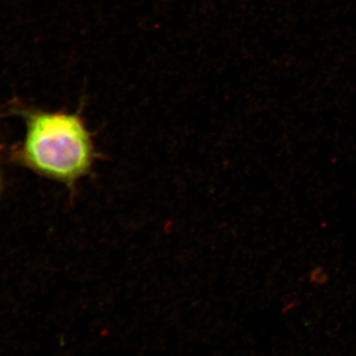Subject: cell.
Here are the masks:
<instances>
[{
	"label": "cell",
	"instance_id": "6da1fadb",
	"mask_svg": "<svg viewBox=\"0 0 356 356\" xmlns=\"http://www.w3.org/2000/svg\"><path fill=\"white\" fill-rule=\"evenodd\" d=\"M26 135L18 158L44 177L74 184L88 175L95 159L92 136L79 113L25 112Z\"/></svg>",
	"mask_w": 356,
	"mask_h": 356
}]
</instances>
